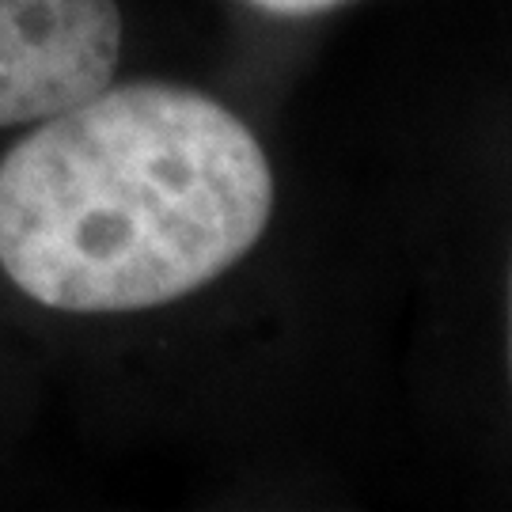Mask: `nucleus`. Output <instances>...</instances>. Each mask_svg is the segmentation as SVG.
Wrapping results in <instances>:
<instances>
[{
  "instance_id": "nucleus-1",
  "label": "nucleus",
  "mask_w": 512,
  "mask_h": 512,
  "mask_svg": "<svg viewBox=\"0 0 512 512\" xmlns=\"http://www.w3.org/2000/svg\"><path fill=\"white\" fill-rule=\"evenodd\" d=\"M270 213V160L224 103L107 84L0 160V270L54 311L160 308L251 255Z\"/></svg>"
},
{
  "instance_id": "nucleus-2",
  "label": "nucleus",
  "mask_w": 512,
  "mask_h": 512,
  "mask_svg": "<svg viewBox=\"0 0 512 512\" xmlns=\"http://www.w3.org/2000/svg\"><path fill=\"white\" fill-rule=\"evenodd\" d=\"M122 57L114 0H0V126H31L103 92Z\"/></svg>"
},
{
  "instance_id": "nucleus-3",
  "label": "nucleus",
  "mask_w": 512,
  "mask_h": 512,
  "mask_svg": "<svg viewBox=\"0 0 512 512\" xmlns=\"http://www.w3.org/2000/svg\"><path fill=\"white\" fill-rule=\"evenodd\" d=\"M266 12H277V16H311V12H327L334 4H346V0H251Z\"/></svg>"
},
{
  "instance_id": "nucleus-4",
  "label": "nucleus",
  "mask_w": 512,
  "mask_h": 512,
  "mask_svg": "<svg viewBox=\"0 0 512 512\" xmlns=\"http://www.w3.org/2000/svg\"><path fill=\"white\" fill-rule=\"evenodd\" d=\"M509 380H512V270H509Z\"/></svg>"
}]
</instances>
